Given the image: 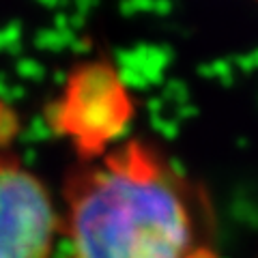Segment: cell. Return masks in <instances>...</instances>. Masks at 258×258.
Instances as JSON below:
<instances>
[{
	"label": "cell",
	"instance_id": "6da1fadb",
	"mask_svg": "<svg viewBox=\"0 0 258 258\" xmlns=\"http://www.w3.org/2000/svg\"><path fill=\"white\" fill-rule=\"evenodd\" d=\"M71 258H194L189 194L144 142H125L88 161L67 185Z\"/></svg>",
	"mask_w": 258,
	"mask_h": 258
},
{
	"label": "cell",
	"instance_id": "7a4b0ae2",
	"mask_svg": "<svg viewBox=\"0 0 258 258\" xmlns=\"http://www.w3.org/2000/svg\"><path fill=\"white\" fill-rule=\"evenodd\" d=\"M58 226L45 185L0 151V258H50Z\"/></svg>",
	"mask_w": 258,
	"mask_h": 258
},
{
	"label": "cell",
	"instance_id": "3957f363",
	"mask_svg": "<svg viewBox=\"0 0 258 258\" xmlns=\"http://www.w3.org/2000/svg\"><path fill=\"white\" fill-rule=\"evenodd\" d=\"M194 258H215V254H213L209 247H205V249H200V252H198L196 256H194Z\"/></svg>",
	"mask_w": 258,
	"mask_h": 258
}]
</instances>
